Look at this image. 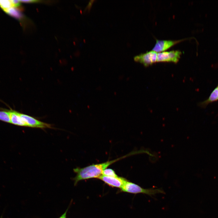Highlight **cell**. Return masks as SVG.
Here are the masks:
<instances>
[{"instance_id":"cell-1","label":"cell","mask_w":218,"mask_h":218,"mask_svg":"<svg viewBox=\"0 0 218 218\" xmlns=\"http://www.w3.org/2000/svg\"><path fill=\"white\" fill-rule=\"evenodd\" d=\"M137 154H138L137 151H134L113 160L98 164H93L82 168L78 167L74 169V172L76 173V176L73 178L74 181V185L75 186L81 180L93 178H97L102 175L103 171L111 164L126 157Z\"/></svg>"},{"instance_id":"cell-2","label":"cell","mask_w":218,"mask_h":218,"mask_svg":"<svg viewBox=\"0 0 218 218\" xmlns=\"http://www.w3.org/2000/svg\"><path fill=\"white\" fill-rule=\"evenodd\" d=\"M121 189V191L122 192L134 194L142 193L147 194L150 197L154 196L157 193H165L164 190L161 188L144 189L135 183L127 180Z\"/></svg>"},{"instance_id":"cell-3","label":"cell","mask_w":218,"mask_h":218,"mask_svg":"<svg viewBox=\"0 0 218 218\" xmlns=\"http://www.w3.org/2000/svg\"><path fill=\"white\" fill-rule=\"evenodd\" d=\"M182 52L179 50L163 51L157 53V62L177 63L180 58Z\"/></svg>"},{"instance_id":"cell-4","label":"cell","mask_w":218,"mask_h":218,"mask_svg":"<svg viewBox=\"0 0 218 218\" xmlns=\"http://www.w3.org/2000/svg\"><path fill=\"white\" fill-rule=\"evenodd\" d=\"M157 53L152 50L141 53L134 57V60L147 67L157 62Z\"/></svg>"},{"instance_id":"cell-5","label":"cell","mask_w":218,"mask_h":218,"mask_svg":"<svg viewBox=\"0 0 218 218\" xmlns=\"http://www.w3.org/2000/svg\"><path fill=\"white\" fill-rule=\"evenodd\" d=\"M19 115L28 127L41 129L52 128L51 124L40 121L30 116L20 112Z\"/></svg>"},{"instance_id":"cell-6","label":"cell","mask_w":218,"mask_h":218,"mask_svg":"<svg viewBox=\"0 0 218 218\" xmlns=\"http://www.w3.org/2000/svg\"><path fill=\"white\" fill-rule=\"evenodd\" d=\"M185 40V39H183L177 40H171L156 39V44L152 50L157 52L164 51L177 44Z\"/></svg>"},{"instance_id":"cell-7","label":"cell","mask_w":218,"mask_h":218,"mask_svg":"<svg viewBox=\"0 0 218 218\" xmlns=\"http://www.w3.org/2000/svg\"><path fill=\"white\" fill-rule=\"evenodd\" d=\"M98 179L102 180L109 186L121 188L127 180L122 177H110L101 175Z\"/></svg>"},{"instance_id":"cell-8","label":"cell","mask_w":218,"mask_h":218,"mask_svg":"<svg viewBox=\"0 0 218 218\" xmlns=\"http://www.w3.org/2000/svg\"><path fill=\"white\" fill-rule=\"evenodd\" d=\"M8 111L10 115V123L19 126L28 127L21 118L19 112L12 109Z\"/></svg>"},{"instance_id":"cell-9","label":"cell","mask_w":218,"mask_h":218,"mask_svg":"<svg viewBox=\"0 0 218 218\" xmlns=\"http://www.w3.org/2000/svg\"><path fill=\"white\" fill-rule=\"evenodd\" d=\"M218 101V85L212 91L208 98L200 102L199 105L202 108H205L210 104Z\"/></svg>"},{"instance_id":"cell-10","label":"cell","mask_w":218,"mask_h":218,"mask_svg":"<svg viewBox=\"0 0 218 218\" xmlns=\"http://www.w3.org/2000/svg\"><path fill=\"white\" fill-rule=\"evenodd\" d=\"M5 12L10 15L18 19L22 17L21 14L15 8H11Z\"/></svg>"},{"instance_id":"cell-11","label":"cell","mask_w":218,"mask_h":218,"mask_svg":"<svg viewBox=\"0 0 218 218\" xmlns=\"http://www.w3.org/2000/svg\"><path fill=\"white\" fill-rule=\"evenodd\" d=\"M0 111V120L10 123L9 112L8 110L1 109Z\"/></svg>"},{"instance_id":"cell-12","label":"cell","mask_w":218,"mask_h":218,"mask_svg":"<svg viewBox=\"0 0 218 218\" xmlns=\"http://www.w3.org/2000/svg\"><path fill=\"white\" fill-rule=\"evenodd\" d=\"M0 6L5 11L11 8L14 7V5L12 0H0Z\"/></svg>"},{"instance_id":"cell-13","label":"cell","mask_w":218,"mask_h":218,"mask_svg":"<svg viewBox=\"0 0 218 218\" xmlns=\"http://www.w3.org/2000/svg\"><path fill=\"white\" fill-rule=\"evenodd\" d=\"M102 175L110 177H118L114 170L110 168L105 169L103 171Z\"/></svg>"},{"instance_id":"cell-14","label":"cell","mask_w":218,"mask_h":218,"mask_svg":"<svg viewBox=\"0 0 218 218\" xmlns=\"http://www.w3.org/2000/svg\"><path fill=\"white\" fill-rule=\"evenodd\" d=\"M94 1V0L90 1L88 5H87L86 8L88 9V11H89V10H90V9Z\"/></svg>"},{"instance_id":"cell-15","label":"cell","mask_w":218,"mask_h":218,"mask_svg":"<svg viewBox=\"0 0 218 218\" xmlns=\"http://www.w3.org/2000/svg\"><path fill=\"white\" fill-rule=\"evenodd\" d=\"M20 2H38V1L37 0H20Z\"/></svg>"},{"instance_id":"cell-16","label":"cell","mask_w":218,"mask_h":218,"mask_svg":"<svg viewBox=\"0 0 218 218\" xmlns=\"http://www.w3.org/2000/svg\"><path fill=\"white\" fill-rule=\"evenodd\" d=\"M67 209L65 212L59 218H66V214L68 211Z\"/></svg>"}]
</instances>
